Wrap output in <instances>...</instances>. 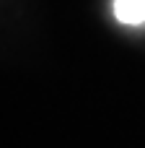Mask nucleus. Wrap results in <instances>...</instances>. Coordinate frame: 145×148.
Masks as SVG:
<instances>
[{
	"instance_id": "1",
	"label": "nucleus",
	"mask_w": 145,
	"mask_h": 148,
	"mask_svg": "<svg viewBox=\"0 0 145 148\" xmlns=\"http://www.w3.org/2000/svg\"><path fill=\"white\" fill-rule=\"evenodd\" d=\"M112 8L119 23H130V26L145 23V0H114Z\"/></svg>"
}]
</instances>
